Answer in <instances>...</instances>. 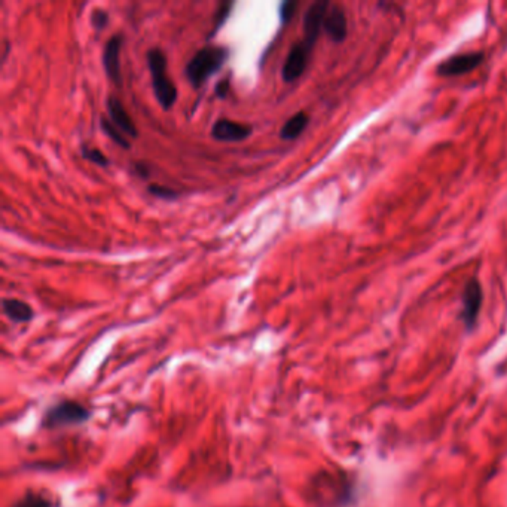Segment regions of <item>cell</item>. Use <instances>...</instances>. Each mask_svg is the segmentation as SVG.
Listing matches in <instances>:
<instances>
[{
	"instance_id": "1",
	"label": "cell",
	"mask_w": 507,
	"mask_h": 507,
	"mask_svg": "<svg viewBox=\"0 0 507 507\" xmlns=\"http://www.w3.org/2000/svg\"><path fill=\"white\" fill-rule=\"evenodd\" d=\"M228 50L225 46H206L201 48L193 57L188 61L184 67V75H186L189 84L193 88H199L202 84L213 76L216 72L224 67L228 60Z\"/></svg>"
},
{
	"instance_id": "2",
	"label": "cell",
	"mask_w": 507,
	"mask_h": 507,
	"mask_svg": "<svg viewBox=\"0 0 507 507\" xmlns=\"http://www.w3.org/2000/svg\"><path fill=\"white\" fill-rule=\"evenodd\" d=\"M155 97L164 109H170L177 100V88L167 73V57L160 48H152L146 54Z\"/></svg>"
},
{
	"instance_id": "3",
	"label": "cell",
	"mask_w": 507,
	"mask_h": 507,
	"mask_svg": "<svg viewBox=\"0 0 507 507\" xmlns=\"http://www.w3.org/2000/svg\"><path fill=\"white\" fill-rule=\"evenodd\" d=\"M92 417L91 411L76 400H61L46 409L41 418V427L57 430L85 424Z\"/></svg>"
},
{
	"instance_id": "4",
	"label": "cell",
	"mask_w": 507,
	"mask_h": 507,
	"mask_svg": "<svg viewBox=\"0 0 507 507\" xmlns=\"http://www.w3.org/2000/svg\"><path fill=\"white\" fill-rule=\"evenodd\" d=\"M485 60V54L482 51H473V52H464V54H457L453 57L446 58L442 61L436 72L439 76H446V78H454L460 75H466L468 72H473L477 69Z\"/></svg>"
},
{
	"instance_id": "5",
	"label": "cell",
	"mask_w": 507,
	"mask_h": 507,
	"mask_svg": "<svg viewBox=\"0 0 507 507\" xmlns=\"http://www.w3.org/2000/svg\"><path fill=\"white\" fill-rule=\"evenodd\" d=\"M482 305V285L476 279L468 280L461 294V320L467 330H472L476 325Z\"/></svg>"
},
{
	"instance_id": "6",
	"label": "cell",
	"mask_w": 507,
	"mask_h": 507,
	"mask_svg": "<svg viewBox=\"0 0 507 507\" xmlns=\"http://www.w3.org/2000/svg\"><path fill=\"white\" fill-rule=\"evenodd\" d=\"M330 8V3L327 0H317V2L311 3L307 9L305 17H303V43L312 51V46L316 45L320 32L325 24V18L327 15V11Z\"/></svg>"
},
{
	"instance_id": "7",
	"label": "cell",
	"mask_w": 507,
	"mask_h": 507,
	"mask_svg": "<svg viewBox=\"0 0 507 507\" xmlns=\"http://www.w3.org/2000/svg\"><path fill=\"white\" fill-rule=\"evenodd\" d=\"M310 54L311 50L303 42H298L292 46L281 69V78L285 84H292L303 75L308 66Z\"/></svg>"
},
{
	"instance_id": "8",
	"label": "cell",
	"mask_w": 507,
	"mask_h": 507,
	"mask_svg": "<svg viewBox=\"0 0 507 507\" xmlns=\"http://www.w3.org/2000/svg\"><path fill=\"white\" fill-rule=\"evenodd\" d=\"M253 128L247 124L230 121V119L220 118L211 128V137L217 142H243L252 136Z\"/></svg>"
},
{
	"instance_id": "9",
	"label": "cell",
	"mask_w": 507,
	"mask_h": 507,
	"mask_svg": "<svg viewBox=\"0 0 507 507\" xmlns=\"http://www.w3.org/2000/svg\"><path fill=\"white\" fill-rule=\"evenodd\" d=\"M122 46V36L114 34L110 38L103 51V67L107 78L114 82L115 85H121V61H119V55H121Z\"/></svg>"
},
{
	"instance_id": "10",
	"label": "cell",
	"mask_w": 507,
	"mask_h": 507,
	"mask_svg": "<svg viewBox=\"0 0 507 507\" xmlns=\"http://www.w3.org/2000/svg\"><path fill=\"white\" fill-rule=\"evenodd\" d=\"M323 29L327 33L330 41H334L336 43L345 41L348 33V24L343 6L330 5L327 15L325 18V24H323Z\"/></svg>"
},
{
	"instance_id": "11",
	"label": "cell",
	"mask_w": 507,
	"mask_h": 507,
	"mask_svg": "<svg viewBox=\"0 0 507 507\" xmlns=\"http://www.w3.org/2000/svg\"><path fill=\"white\" fill-rule=\"evenodd\" d=\"M106 105H107L109 116H110V119H112V122L115 124V127L119 128V130H121L127 136L137 137L138 136L137 127L131 119V116L128 115L127 109L122 105V101L119 98H116L115 96H110L107 98Z\"/></svg>"
},
{
	"instance_id": "12",
	"label": "cell",
	"mask_w": 507,
	"mask_h": 507,
	"mask_svg": "<svg viewBox=\"0 0 507 507\" xmlns=\"http://www.w3.org/2000/svg\"><path fill=\"white\" fill-rule=\"evenodd\" d=\"M2 310L3 314L14 323H29L34 317L33 308L21 299L15 298L2 299Z\"/></svg>"
},
{
	"instance_id": "13",
	"label": "cell",
	"mask_w": 507,
	"mask_h": 507,
	"mask_svg": "<svg viewBox=\"0 0 507 507\" xmlns=\"http://www.w3.org/2000/svg\"><path fill=\"white\" fill-rule=\"evenodd\" d=\"M308 124H310V116L307 115V112L301 110V112L294 114L283 124L281 130H280V137L283 138V140H288V142L294 140V138H298L303 133V130L308 127Z\"/></svg>"
},
{
	"instance_id": "14",
	"label": "cell",
	"mask_w": 507,
	"mask_h": 507,
	"mask_svg": "<svg viewBox=\"0 0 507 507\" xmlns=\"http://www.w3.org/2000/svg\"><path fill=\"white\" fill-rule=\"evenodd\" d=\"M11 507H55L50 497L41 493L29 491L25 493L21 499H18Z\"/></svg>"
},
{
	"instance_id": "15",
	"label": "cell",
	"mask_w": 507,
	"mask_h": 507,
	"mask_svg": "<svg viewBox=\"0 0 507 507\" xmlns=\"http://www.w3.org/2000/svg\"><path fill=\"white\" fill-rule=\"evenodd\" d=\"M100 125H101V130L105 131V134L112 140L114 143H116L118 146L124 147V149H130V143H128L127 137L124 136V133L119 130V128L115 127L114 122H110L109 119L106 116H101L100 119Z\"/></svg>"
},
{
	"instance_id": "16",
	"label": "cell",
	"mask_w": 507,
	"mask_h": 507,
	"mask_svg": "<svg viewBox=\"0 0 507 507\" xmlns=\"http://www.w3.org/2000/svg\"><path fill=\"white\" fill-rule=\"evenodd\" d=\"M80 152H82V156H84L85 160H88L92 164L100 165V167H107V165H109V160L106 158V155L101 152L100 149H96V147H89L87 144H82Z\"/></svg>"
},
{
	"instance_id": "17",
	"label": "cell",
	"mask_w": 507,
	"mask_h": 507,
	"mask_svg": "<svg viewBox=\"0 0 507 507\" xmlns=\"http://www.w3.org/2000/svg\"><path fill=\"white\" fill-rule=\"evenodd\" d=\"M147 191H149L151 195L160 198V199H176L179 197V192L176 189H171L169 186H164V184H158V183H152L147 186Z\"/></svg>"
},
{
	"instance_id": "18",
	"label": "cell",
	"mask_w": 507,
	"mask_h": 507,
	"mask_svg": "<svg viewBox=\"0 0 507 507\" xmlns=\"http://www.w3.org/2000/svg\"><path fill=\"white\" fill-rule=\"evenodd\" d=\"M107 23H109V14L106 11H103V9H96V11H92L91 24L96 30L98 32L103 30Z\"/></svg>"
},
{
	"instance_id": "19",
	"label": "cell",
	"mask_w": 507,
	"mask_h": 507,
	"mask_svg": "<svg viewBox=\"0 0 507 507\" xmlns=\"http://www.w3.org/2000/svg\"><path fill=\"white\" fill-rule=\"evenodd\" d=\"M298 8V2H294V0H288V2H283L281 6H280V20L283 24H288L292 17L294 14V11H296Z\"/></svg>"
},
{
	"instance_id": "20",
	"label": "cell",
	"mask_w": 507,
	"mask_h": 507,
	"mask_svg": "<svg viewBox=\"0 0 507 507\" xmlns=\"http://www.w3.org/2000/svg\"><path fill=\"white\" fill-rule=\"evenodd\" d=\"M228 91H229V80H228V79L220 80L219 84L216 85V89H215L216 96H217L219 98H225V97H226V94H228Z\"/></svg>"
},
{
	"instance_id": "21",
	"label": "cell",
	"mask_w": 507,
	"mask_h": 507,
	"mask_svg": "<svg viewBox=\"0 0 507 507\" xmlns=\"http://www.w3.org/2000/svg\"><path fill=\"white\" fill-rule=\"evenodd\" d=\"M229 8H230V5H222V6H220V9H219V14H217V18H216V24L217 25H220V24H222L224 23V20H225V18L228 17V12H229Z\"/></svg>"
},
{
	"instance_id": "22",
	"label": "cell",
	"mask_w": 507,
	"mask_h": 507,
	"mask_svg": "<svg viewBox=\"0 0 507 507\" xmlns=\"http://www.w3.org/2000/svg\"><path fill=\"white\" fill-rule=\"evenodd\" d=\"M134 169H136V171H137L138 176H140L142 179H146L147 176H149V169H147L144 164H142V162H136V167H134Z\"/></svg>"
}]
</instances>
